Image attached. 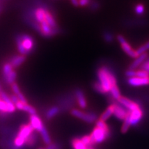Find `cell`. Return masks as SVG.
Segmentation results:
<instances>
[{
	"instance_id": "6da1fadb",
	"label": "cell",
	"mask_w": 149,
	"mask_h": 149,
	"mask_svg": "<svg viewBox=\"0 0 149 149\" xmlns=\"http://www.w3.org/2000/svg\"><path fill=\"white\" fill-rule=\"evenodd\" d=\"M99 82L102 86L106 93H109L113 86L117 85V79L114 73L107 66H101L97 72Z\"/></svg>"
},
{
	"instance_id": "7a4b0ae2",
	"label": "cell",
	"mask_w": 149,
	"mask_h": 149,
	"mask_svg": "<svg viewBox=\"0 0 149 149\" xmlns=\"http://www.w3.org/2000/svg\"><path fill=\"white\" fill-rule=\"evenodd\" d=\"M17 47L22 55H27L33 50L34 40L31 36L26 34L19 35L16 38Z\"/></svg>"
},
{
	"instance_id": "3957f363",
	"label": "cell",
	"mask_w": 149,
	"mask_h": 149,
	"mask_svg": "<svg viewBox=\"0 0 149 149\" xmlns=\"http://www.w3.org/2000/svg\"><path fill=\"white\" fill-rule=\"evenodd\" d=\"M33 128L31 124H24L22 125L19 128V133L17 137L15 139L13 144L16 147L19 148H21L22 146L25 144L26 140L27 137L33 133Z\"/></svg>"
},
{
	"instance_id": "277c9868",
	"label": "cell",
	"mask_w": 149,
	"mask_h": 149,
	"mask_svg": "<svg viewBox=\"0 0 149 149\" xmlns=\"http://www.w3.org/2000/svg\"><path fill=\"white\" fill-rule=\"evenodd\" d=\"M90 139L91 145H94L96 144L103 142L106 139L109 138L111 136L110 130H104L101 128L95 127L93 130L92 133L91 134Z\"/></svg>"
},
{
	"instance_id": "5b68a950",
	"label": "cell",
	"mask_w": 149,
	"mask_h": 149,
	"mask_svg": "<svg viewBox=\"0 0 149 149\" xmlns=\"http://www.w3.org/2000/svg\"><path fill=\"white\" fill-rule=\"evenodd\" d=\"M117 40L119 43L120 44L121 48L123 50V51L128 56L132 58H137L139 55L137 54L136 50L132 47L131 45L127 42L126 38L122 35H118L117 36Z\"/></svg>"
},
{
	"instance_id": "8992f818",
	"label": "cell",
	"mask_w": 149,
	"mask_h": 149,
	"mask_svg": "<svg viewBox=\"0 0 149 149\" xmlns=\"http://www.w3.org/2000/svg\"><path fill=\"white\" fill-rule=\"evenodd\" d=\"M71 114L73 115L74 117L79 118L80 120H82L85 122L88 123H93L95 122L97 118V116L93 113H84L79 110L77 109H73L71 111Z\"/></svg>"
},
{
	"instance_id": "52a82bcc",
	"label": "cell",
	"mask_w": 149,
	"mask_h": 149,
	"mask_svg": "<svg viewBox=\"0 0 149 149\" xmlns=\"http://www.w3.org/2000/svg\"><path fill=\"white\" fill-rule=\"evenodd\" d=\"M35 26L37 29V31L44 37H52L55 35L56 33V29H53V28H51L46 22L39 24H35Z\"/></svg>"
},
{
	"instance_id": "ba28073f",
	"label": "cell",
	"mask_w": 149,
	"mask_h": 149,
	"mask_svg": "<svg viewBox=\"0 0 149 149\" xmlns=\"http://www.w3.org/2000/svg\"><path fill=\"white\" fill-rule=\"evenodd\" d=\"M129 119L130 125L135 126L140 122L143 117V111L140 107L134 110L133 111H129Z\"/></svg>"
},
{
	"instance_id": "9c48e42d",
	"label": "cell",
	"mask_w": 149,
	"mask_h": 149,
	"mask_svg": "<svg viewBox=\"0 0 149 149\" xmlns=\"http://www.w3.org/2000/svg\"><path fill=\"white\" fill-rule=\"evenodd\" d=\"M117 101L119 102V104H120L122 107L128 110V111H133L134 110L139 108L138 104L125 97H121Z\"/></svg>"
},
{
	"instance_id": "30bf717a",
	"label": "cell",
	"mask_w": 149,
	"mask_h": 149,
	"mask_svg": "<svg viewBox=\"0 0 149 149\" xmlns=\"http://www.w3.org/2000/svg\"><path fill=\"white\" fill-rule=\"evenodd\" d=\"M114 104V112L113 115L115 117H117L120 120H124L126 119V116L129 113V111H127V109H125L124 107H122L120 104Z\"/></svg>"
},
{
	"instance_id": "8fae6325",
	"label": "cell",
	"mask_w": 149,
	"mask_h": 149,
	"mask_svg": "<svg viewBox=\"0 0 149 149\" xmlns=\"http://www.w3.org/2000/svg\"><path fill=\"white\" fill-rule=\"evenodd\" d=\"M127 82L132 86H141L149 84V77H130L128 78Z\"/></svg>"
},
{
	"instance_id": "7c38bea8",
	"label": "cell",
	"mask_w": 149,
	"mask_h": 149,
	"mask_svg": "<svg viewBox=\"0 0 149 149\" xmlns=\"http://www.w3.org/2000/svg\"><path fill=\"white\" fill-rule=\"evenodd\" d=\"M30 124L32 126L33 129L39 132H40L44 126L41 119L37 115H32L30 116Z\"/></svg>"
},
{
	"instance_id": "4fadbf2b",
	"label": "cell",
	"mask_w": 149,
	"mask_h": 149,
	"mask_svg": "<svg viewBox=\"0 0 149 149\" xmlns=\"http://www.w3.org/2000/svg\"><path fill=\"white\" fill-rule=\"evenodd\" d=\"M46 9L43 7H39L35 10L34 17L35 21L37 22V24L46 22Z\"/></svg>"
},
{
	"instance_id": "5bb4252c",
	"label": "cell",
	"mask_w": 149,
	"mask_h": 149,
	"mask_svg": "<svg viewBox=\"0 0 149 149\" xmlns=\"http://www.w3.org/2000/svg\"><path fill=\"white\" fill-rule=\"evenodd\" d=\"M74 95H75L76 100H77L79 107L81 109H85L87 107V102L83 91L81 89H77L74 92Z\"/></svg>"
},
{
	"instance_id": "9a60e30c",
	"label": "cell",
	"mask_w": 149,
	"mask_h": 149,
	"mask_svg": "<svg viewBox=\"0 0 149 149\" xmlns=\"http://www.w3.org/2000/svg\"><path fill=\"white\" fill-rule=\"evenodd\" d=\"M148 57V53H144L139 55L137 58H135V61L130 65L129 69L132 70H135L137 67L140 66L141 64H143L144 63V61H146V59Z\"/></svg>"
},
{
	"instance_id": "2e32d148",
	"label": "cell",
	"mask_w": 149,
	"mask_h": 149,
	"mask_svg": "<svg viewBox=\"0 0 149 149\" xmlns=\"http://www.w3.org/2000/svg\"><path fill=\"white\" fill-rule=\"evenodd\" d=\"M26 60V57L24 55H16L14 56L13 57H12L10 61V64L11 66L14 68H17L19 66L23 64V63Z\"/></svg>"
},
{
	"instance_id": "e0dca14e",
	"label": "cell",
	"mask_w": 149,
	"mask_h": 149,
	"mask_svg": "<svg viewBox=\"0 0 149 149\" xmlns=\"http://www.w3.org/2000/svg\"><path fill=\"white\" fill-rule=\"evenodd\" d=\"M11 88H12V90L13 91L14 94L15 95L17 96V97L19 99V101H21L22 102H23L24 104H28V102L26 101V99L25 97L22 93H21V91H20V89L19 88L16 82H14L13 84H11Z\"/></svg>"
},
{
	"instance_id": "ac0fdd59",
	"label": "cell",
	"mask_w": 149,
	"mask_h": 149,
	"mask_svg": "<svg viewBox=\"0 0 149 149\" xmlns=\"http://www.w3.org/2000/svg\"><path fill=\"white\" fill-rule=\"evenodd\" d=\"M45 19H46V22H47L48 25H49L51 28H53V29H57V22L55 21V17H53V14H52L50 11H48L47 9H46V11Z\"/></svg>"
},
{
	"instance_id": "d6986e66",
	"label": "cell",
	"mask_w": 149,
	"mask_h": 149,
	"mask_svg": "<svg viewBox=\"0 0 149 149\" xmlns=\"http://www.w3.org/2000/svg\"><path fill=\"white\" fill-rule=\"evenodd\" d=\"M113 112H114V104H111L109 107L106 109V111L102 113L101 117H100V120L105 122L107 121L112 115L113 114Z\"/></svg>"
},
{
	"instance_id": "ffe728a7",
	"label": "cell",
	"mask_w": 149,
	"mask_h": 149,
	"mask_svg": "<svg viewBox=\"0 0 149 149\" xmlns=\"http://www.w3.org/2000/svg\"><path fill=\"white\" fill-rule=\"evenodd\" d=\"M59 109L57 107H51L46 113V117L48 120H51L55 117L59 113Z\"/></svg>"
},
{
	"instance_id": "44dd1931",
	"label": "cell",
	"mask_w": 149,
	"mask_h": 149,
	"mask_svg": "<svg viewBox=\"0 0 149 149\" xmlns=\"http://www.w3.org/2000/svg\"><path fill=\"white\" fill-rule=\"evenodd\" d=\"M40 134H41V136H42L43 141H44L45 144H46L47 145L51 144V137H50L49 134H48L47 130H46V128H45V126L43 127L42 130L40 131Z\"/></svg>"
},
{
	"instance_id": "7402d4cb",
	"label": "cell",
	"mask_w": 149,
	"mask_h": 149,
	"mask_svg": "<svg viewBox=\"0 0 149 149\" xmlns=\"http://www.w3.org/2000/svg\"><path fill=\"white\" fill-rule=\"evenodd\" d=\"M110 92H111V96L113 97V98L115 100H118L119 99L122 97L121 96L120 91V89H119V87L117 86V85L113 86L111 88V91H110Z\"/></svg>"
},
{
	"instance_id": "603a6c76",
	"label": "cell",
	"mask_w": 149,
	"mask_h": 149,
	"mask_svg": "<svg viewBox=\"0 0 149 149\" xmlns=\"http://www.w3.org/2000/svg\"><path fill=\"white\" fill-rule=\"evenodd\" d=\"M37 136L35 133H32L27 137L25 144H26L29 146H33L37 143Z\"/></svg>"
},
{
	"instance_id": "cb8c5ba5",
	"label": "cell",
	"mask_w": 149,
	"mask_h": 149,
	"mask_svg": "<svg viewBox=\"0 0 149 149\" xmlns=\"http://www.w3.org/2000/svg\"><path fill=\"white\" fill-rule=\"evenodd\" d=\"M72 145L74 149H87V147L81 142L80 139H72Z\"/></svg>"
},
{
	"instance_id": "d4e9b609",
	"label": "cell",
	"mask_w": 149,
	"mask_h": 149,
	"mask_svg": "<svg viewBox=\"0 0 149 149\" xmlns=\"http://www.w3.org/2000/svg\"><path fill=\"white\" fill-rule=\"evenodd\" d=\"M13 67L11 66L10 63H6V64L3 65V78L8 75L9 74L11 73L13 71Z\"/></svg>"
},
{
	"instance_id": "484cf974",
	"label": "cell",
	"mask_w": 149,
	"mask_h": 149,
	"mask_svg": "<svg viewBox=\"0 0 149 149\" xmlns=\"http://www.w3.org/2000/svg\"><path fill=\"white\" fill-rule=\"evenodd\" d=\"M16 78H17V73L15 70H13V71L11 72V73L9 74L7 77H6L4 79H5L6 82L8 84L11 85L12 84L15 82Z\"/></svg>"
},
{
	"instance_id": "4316f807",
	"label": "cell",
	"mask_w": 149,
	"mask_h": 149,
	"mask_svg": "<svg viewBox=\"0 0 149 149\" xmlns=\"http://www.w3.org/2000/svg\"><path fill=\"white\" fill-rule=\"evenodd\" d=\"M130 126V119H129V115H127L126 119L124 120V122L123 124V126L122 127V132L123 133H125L128 131V130L129 129Z\"/></svg>"
},
{
	"instance_id": "83f0119b",
	"label": "cell",
	"mask_w": 149,
	"mask_h": 149,
	"mask_svg": "<svg viewBox=\"0 0 149 149\" xmlns=\"http://www.w3.org/2000/svg\"><path fill=\"white\" fill-rule=\"evenodd\" d=\"M148 50H149V41L146 42L145 44H143V45L139 46V47L136 50V51H137V54L139 55L142 53H146V51H148Z\"/></svg>"
},
{
	"instance_id": "f1b7e54d",
	"label": "cell",
	"mask_w": 149,
	"mask_h": 149,
	"mask_svg": "<svg viewBox=\"0 0 149 149\" xmlns=\"http://www.w3.org/2000/svg\"><path fill=\"white\" fill-rule=\"evenodd\" d=\"M135 77H149V72L143 69L135 70Z\"/></svg>"
},
{
	"instance_id": "f546056e",
	"label": "cell",
	"mask_w": 149,
	"mask_h": 149,
	"mask_svg": "<svg viewBox=\"0 0 149 149\" xmlns=\"http://www.w3.org/2000/svg\"><path fill=\"white\" fill-rule=\"evenodd\" d=\"M135 13L138 15H142L145 13V6L142 3H138L135 7Z\"/></svg>"
},
{
	"instance_id": "4dcf8cb0",
	"label": "cell",
	"mask_w": 149,
	"mask_h": 149,
	"mask_svg": "<svg viewBox=\"0 0 149 149\" xmlns=\"http://www.w3.org/2000/svg\"><path fill=\"white\" fill-rule=\"evenodd\" d=\"M23 111L29 113L31 115H36V113H37L36 109H35L34 107H33L32 106L29 105V104H24V108H23Z\"/></svg>"
},
{
	"instance_id": "1f68e13d",
	"label": "cell",
	"mask_w": 149,
	"mask_h": 149,
	"mask_svg": "<svg viewBox=\"0 0 149 149\" xmlns=\"http://www.w3.org/2000/svg\"><path fill=\"white\" fill-rule=\"evenodd\" d=\"M93 88L95 89L96 92L100 93V94H105L106 93L103 87H102V86L100 84L99 81H95V82L93 83Z\"/></svg>"
},
{
	"instance_id": "d6a6232c",
	"label": "cell",
	"mask_w": 149,
	"mask_h": 149,
	"mask_svg": "<svg viewBox=\"0 0 149 149\" xmlns=\"http://www.w3.org/2000/svg\"><path fill=\"white\" fill-rule=\"evenodd\" d=\"M96 127L101 128L104 130H110L109 126H107V124H106L105 122H103L102 120H99L96 123Z\"/></svg>"
},
{
	"instance_id": "836d02e7",
	"label": "cell",
	"mask_w": 149,
	"mask_h": 149,
	"mask_svg": "<svg viewBox=\"0 0 149 149\" xmlns=\"http://www.w3.org/2000/svg\"><path fill=\"white\" fill-rule=\"evenodd\" d=\"M81 139V142H82L83 144H84L86 147H89V148H90V147L92 146V145H91V143L90 136L85 135V136H84L83 137H81V139Z\"/></svg>"
},
{
	"instance_id": "e575fe53",
	"label": "cell",
	"mask_w": 149,
	"mask_h": 149,
	"mask_svg": "<svg viewBox=\"0 0 149 149\" xmlns=\"http://www.w3.org/2000/svg\"><path fill=\"white\" fill-rule=\"evenodd\" d=\"M0 112L4 113H8V105L1 99H0Z\"/></svg>"
},
{
	"instance_id": "d590c367",
	"label": "cell",
	"mask_w": 149,
	"mask_h": 149,
	"mask_svg": "<svg viewBox=\"0 0 149 149\" xmlns=\"http://www.w3.org/2000/svg\"><path fill=\"white\" fill-rule=\"evenodd\" d=\"M104 39L106 42L110 43V42H113L114 37H113V35H112L111 33L106 32L105 33H104Z\"/></svg>"
},
{
	"instance_id": "8d00e7d4",
	"label": "cell",
	"mask_w": 149,
	"mask_h": 149,
	"mask_svg": "<svg viewBox=\"0 0 149 149\" xmlns=\"http://www.w3.org/2000/svg\"><path fill=\"white\" fill-rule=\"evenodd\" d=\"M91 0H79V6L81 7H85L90 5Z\"/></svg>"
},
{
	"instance_id": "74e56055",
	"label": "cell",
	"mask_w": 149,
	"mask_h": 149,
	"mask_svg": "<svg viewBox=\"0 0 149 149\" xmlns=\"http://www.w3.org/2000/svg\"><path fill=\"white\" fill-rule=\"evenodd\" d=\"M24 104H24L23 102H22L21 101L19 100L18 102H17L15 104V108L19 110V111H23V108Z\"/></svg>"
},
{
	"instance_id": "f35d334b",
	"label": "cell",
	"mask_w": 149,
	"mask_h": 149,
	"mask_svg": "<svg viewBox=\"0 0 149 149\" xmlns=\"http://www.w3.org/2000/svg\"><path fill=\"white\" fill-rule=\"evenodd\" d=\"M91 9H92V10H97V9L99 8V7H100V6H99V4H98V3H97V2H91Z\"/></svg>"
},
{
	"instance_id": "ab89813d",
	"label": "cell",
	"mask_w": 149,
	"mask_h": 149,
	"mask_svg": "<svg viewBox=\"0 0 149 149\" xmlns=\"http://www.w3.org/2000/svg\"><path fill=\"white\" fill-rule=\"evenodd\" d=\"M10 98L11 102H12L14 104H15L17 102L19 101V99L17 97V96L15 95V94L14 95H11V96L10 97Z\"/></svg>"
},
{
	"instance_id": "60d3db41",
	"label": "cell",
	"mask_w": 149,
	"mask_h": 149,
	"mask_svg": "<svg viewBox=\"0 0 149 149\" xmlns=\"http://www.w3.org/2000/svg\"><path fill=\"white\" fill-rule=\"evenodd\" d=\"M142 68L149 72V61H144V64H142Z\"/></svg>"
},
{
	"instance_id": "b9f144b4",
	"label": "cell",
	"mask_w": 149,
	"mask_h": 149,
	"mask_svg": "<svg viewBox=\"0 0 149 149\" xmlns=\"http://www.w3.org/2000/svg\"><path fill=\"white\" fill-rule=\"evenodd\" d=\"M70 2L75 7H78L79 6V0H70Z\"/></svg>"
},
{
	"instance_id": "7bdbcfd3",
	"label": "cell",
	"mask_w": 149,
	"mask_h": 149,
	"mask_svg": "<svg viewBox=\"0 0 149 149\" xmlns=\"http://www.w3.org/2000/svg\"><path fill=\"white\" fill-rule=\"evenodd\" d=\"M55 147L56 144H52V143H51V144L48 145L46 149H55Z\"/></svg>"
},
{
	"instance_id": "ee69618b",
	"label": "cell",
	"mask_w": 149,
	"mask_h": 149,
	"mask_svg": "<svg viewBox=\"0 0 149 149\" xmlns=\"http://www.w3.org/2000/svg\"><path fill=\"white\" fill-rule=\"evenodd\" d=\"M55 149H61V144H56Z\"/></svg>"
},
{
	"instance_id": "f6af8a7d",
	"label": "cell",
	"mask_w": 149,
	"mask_h": 149,
	"mask_svg": "<svg viewBox=\"0 0 149 149\" xmlns=\"http://www.w3.org/2000/svg\"><path fill=\"white\" fill-rule=\"evenodd\" d=\"M0 93H1V86H0ZM1 99V98H0Z\"/></svg>"
},
{
	"instance_id": "bcb514c9",
	"label": "cell",
	"mask_w": 149,
	"mask_h": 149,
	"mask_svg": "<svg viewBox=\"0 0 149 149\" xmlns=\"http://www.w3.org/2000/svg\"><path fill=\"white\" fill-rule=\"evenodd\" d=\"M88 149H94V148H91V147H90V148H89Z\"/></svg>"
},
{
	"instance_id": "7dc6e473",
	"label": "cell",
	"mask_w": 149,
	"mask_h": 149,
	"mask_svg": "<svg viewBox=\"0 0 149 149\" xmlns=\"http://www.w3.org/2000/svg\"><path fill=\"white\" fill-rule=\"evenodd\" d=\"M39 149H44V148H40Z\"/></svg>"
},
{
	"instance_id": "c3c4849f",
	"label": "cell",
	"mask_w": 149,
	"mask_h": 149,
	"mask_svg": "<svg viewBox=\"0 0 149 149\" xmlns=\"http://www.w3.org/2000/svg\"><path fill=\"white\" fill-rule=\"evenodd\" d=\"M87 149H88V148H87Z\"/></svg>"
}]
</instances>
